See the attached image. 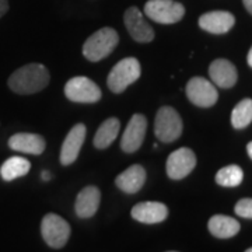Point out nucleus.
Listing matches in <instances>:
<instances>
[{
  "label": "nucleus",
  "instance_id": "nucleus-1",
  "mask_svg": "<svg viewBox=\"0 0 252 252\" xmlns=\"http://www.w3.org/2000/svg\"><path fill=\"white\" fill-rule=\"evenodd\" d=\"M7 84L16 94H34L49 84V72L41 63H30L13 73Z\"/></svg>",
  "mask_w": 252,
  "mask_h": 252
},
{
  "label": "nucleus",
  "instance_id": "nucleus-2",
  "mask_svg": "<svg viewBox=\"0 0 252 252\" xmlns=\"http://www.w3.org/2000/svg\"><path fill=\"white\" fill-rule=\"evenodd\" d=\"M118 42L119 36L114 28H101L86 39L83 45V55L90 62H99L114 52Z\"/></svg>",
  "mask_w": 252,
  "mask_h": 252
},
{
  "label": "nucleus",
  "instance_id": "nucleus-3",
  "mask_svg": "<svg viewBox=\"0 0 252 252\" xmlns=\"http://www.w3.org/2000/svg\"><path fill=\"white\" fill-rule=\"evenodd\" d=\"M140 63L136 58H125L112 67L109 72L107 84L108 89L115 94L125 91L130 84H133L140 77Z\"/></svg>",
  "mask_w": 252,
  "mask_h": 252
},
{
  "label": "nucleus",
  "instance_id": "nucleus-4",
  "mask_svg": "<svg viewBox=\"0 0 252 252\" xmlns=\"http://www.w3.org/2000/svg\"><path fill=\"white\" fill-rule=\"evenodd\" d=\"M182 119L172 107H161L154 121V133L162 143L175 142L182 135Z\"/></svg>",
  "mask_w": 252,
  "mask_h": 252
},
{
  "label": "nucleus",
  "instance_id": "nucleus-5",
  "mask_svg": "<svg viewBox=\"0 0 252 252\" xmlns=\"http://www.w3.org/2000/svg\"><path fill=\"white\" fill-rule=\"evenodd\" d=\"M41 234L46 245L54 250H61L69 241L72 230L63 217L55 213H48L41 221Z\"/></svg>",
  "mask_w": 252,
  "mask_h": 252
},
{
  "label": "nucleus",
  "instance_id": "nucleus-6",
  "mask_svg": "<svg viewBox=\"0 0 252 252\" xmlns=\"http://www.w3.org/2000/svg\"><path fill=\"white\" fill-rule=\"evenodd\" d=\"M144 14L158 24H175L185 16V7L175 0H149Z\"/></svg>",
  "mask_w": 252,
  "mask_h": 252
},
{
  "label": "nucleus",
  "instance_id": "nucleus-7",
  "mask_svg": "<svg viewBox=\"0 0 252 252\" xmlns=\"http://www.w3.org/2000/svg\"><path fill=\"white\" fill-rule=\"evenodd\" d=\"M64 95L72 102L79 104H94L101 99L102 93L99 87L89 77L77 76L73 77L64 86Z\"/></svg>",
  "mask_w": 252,
  "mask_h": 252
},
{
  "label": "nucleus",
  "instance_id": "nucleus-8",
  "mask_svg": "<svg viewBox=\"0 0 252 252\" xmlns=\"http://www.w3.org/2000/svg\"><path fill=\"white\" fill-rule=\"evenodd\" d=\"M187 97L196 107L209 108L213 107L217 102L219 93L212 81L206 80L203 77H193L187 84Z\"/></svg>",
  "mask_w": 252,
  "mask_h": 252
},
{
  "label": "nucleus",
  "instance_id": "nucleus-9",
  "mask_svg": "<svg viewBox=\"0 0 252 252\" xmlns=\"http://www.w3.org/2000/svg\"><path fill=\"white\" fill-rule=\"evenodd\" d=\"M196 167V156L188 147L172 152L167 160V175L174 181L184 180Z\"/></svg>",
  "mask_w": 252,
  "mask_h": 252
},
{
  "label": "nucleus",
  "instance_id": "nucleus-10",
  "mask_svg": "<svg viewBox=\"0 0 252 252\" xmlns=\"http://www.w3.org/2000/svg\"><path fill=\"white\" fill-rule=\"evenodd\" d=\"M147 119L142 114H135L126 126L124 136L121 139V149L125 153H135L140 149L146 137Z\"/></svg>",
  "mask_w": 252,
  "mask_h": 252
},
{
  "label": "nucleus",
  "instance_id": "nucleus-11",
  "mask_svg": "<svg viewBox=\"0 0 252 252\" xmlns=\"http://www.w3.org/2000/svg\"><path fill=\"white\" fill-rule=\"evenodd\" d=\"M124 21L130 36L142 44L152 42L154 39V30L144 20L142 11L137 7H129L124 14Z\"/></svg>",
  "mask_w": 252,
  "mask_h": 252
},
{
  "label": "nucleus",
  "instance_id": "nucleus-12",
  "mask_svg": "<svg viewBox=\"0 0 252 252\" xmlns=\"http://www.w3.org/2000/svg\"><path fill=\"white\" fill-rule=\"evenodd\" d=\"M86 135H87V129L83 124H77L70 129V132L64 137L62 143V150H61L62 165H70L77 160Z\"/></svg>",
  "mask_w": 252,
  "mask_h": 252
},
{
  "label": "nucleus",
  "instance_id": "nucleus-13",
  "mask_svg": "<svg viewBox=\"0 0 252 252\" xmlns=\"http://www.w3.org/2000/svg\"><path fill=\"white\" fill-rule=\"evenodd\" d=\"M234 24V16L228 11H221V10L209 11V13L202 14L199 18V27L205 30L206 32L216 34V35L228 32Z\"/></svg>",
  "mask_w": 252,
  "mask_h": 252
},
{
  "label": "nucleus",
  "instance_id": "nucleus-14",
  "mask_svg": "<svg viewBox=\"0 0 252 252\" xmlns=\"http://www.w3.org/2000/svg\"><path fill=\"white\" fill-rule=\"evenodd\" d=\"M130 215L136 221L144 224H157L167 219L168 207L161 202H140L133 206Z\"/></svg>",
  "mask_w": 252,
  "mask_h": 252
},
{
  "label": "nucleus",
  "instance_id": "nucleus-15",
  "mask_svg": "<svg viewBox=\"0 0 252 252\" xmlns=\"http://www.w3.org/2000/svg\"><path fill=\"white\" fill-rule=\"evenodd\" d=\"M99 203H101L99 189L94 185H90L79 192L74 203V212L80 219H90L97 213Z\"/></svg>",
  "mask_w": 252,
  "mask_h": 252
},
{
  "label": "nucleus",
  "instance_id": "nucleus-16",
  "mask_svg": "<svg viewBox=\"0 0 252 252\" xmlns=\"http://www.w3.org/2000/svg\"><path fill=\"white\" fill-rule=\"evenodd\" d=\"M146 178H147L146 170L140 164H135V165H130L129 168H126L125 171L118 175L115 178V185L122 192L133 195L143 188Z\"/></svg>",
  "mask_w": 252,
  "mask_h": 252
},
{
  "label": "nucleus",
  "instance_id": "nucleus-17",
  "mask_svg": "<svg viewBox=\"0 0 252 252\" xmlns=\"http://www.w3.org/2000/svg\"><path fill=\"white\" fill-rule=\"evenodd\" d=\"M9 147L20 153L39 156L44 153L46 147L45 139L36 133H16L9 139Z\"/></svg>",
  "mask_w": 252,
  "mask_h": 252
},
{
  "label": "nucleus",
  "instance_id": "nucleus-18",
  "mask_svg": "<svg viewBox=\"0 0 252 252\" xmlns=\"http://www.w3.org/2000/svg\"><path fill=\"white\" fill-rule=\"evenodd\" d=\"M209 74L212 81L221 89H231L235 86L238 74L233 63L227 59H216L209 67Z\"/></svg>",
  "mask_w": 252,
  "mask_h": 252
},
{
  "label": "nucleus",
  "instance_id": "nucleus-19",
  "mask_svg": "<svg viewBox=\"0 0 252 252\" xmlns=\"http://www.w3.org/2000/svg\"><path fill=\"white\" fill-rule=\"evenodd\" d=\"M207 228L213 237L220 238V240H227V238H231L238 234L241 225L233 217L224 216V215H215L210 217V220L207 223Z\"/></svg>",
  "mask_w": 252,
  "mask_h": 252
},
{
  "label": "nucleus",
  "instance_id": "nucleus-20",
  "mask_svg": "<svg viewBox=\"0 0 252 252\" xmlns=\"http://www.w3.org/2000/svg\"><path fill=\"white\" fill-rule=\"evenodd\" d=\"M119 127H121V122L117 118H108L107 121H104L98 127V130L95 132V136H94L95 149H98V150L108 149L118 137Z\"/></svg>",
  "mask_w": 252,
  "mask_h": 252
},
{
  "label": "nucleus",
  "instance_id": "nucleus-21",
  "mask_svg": "<svg viewBox=\"0 0 252 252\" xmlns=\"http://www.w3.org/2000/svg\"><path fill=\"white\" fill-rule=\"evenodd\" d=\"M30 168H31V164L26 158L10 157L0 167V175L6 182H10V181H14L27 175Z\"/></svg>",
  "mask_w": 252,
  "mask_h": 252
},
{
  "label": "nucleus",
  "instance_id": "nucleus-22",
  "mask_svg": "<svg viewBox=\"0 0 252 252\" xmlns=\"http://www.w3.org/2000/svg\"><path fill=\"white\" fill-rule=\"evenodd\" d=\"M244 180V172L241 167L238 165H227L223 167L221 170H219L216 174V182L220 187H225V188H234L238 187Z\"/></svg>",
  "mask_w": 252,
  "mask_h": 252
},
{
  "label": "nucleus",
  "instance_id": "nucleus-23",
  "mask_svg": "<svg viewBox=\"0 0 252 252\" xmlns=\"http://www.w3.org/2000/svg\"><path fill=\"white\" fill-rule=\"evenodd\" d=\"M252 122V99L240 101L231 112V124L235 129H244Z\"/></svg>",
  "mask_w": 252,
  "mask_h": 252
},
{
  "label": "nucleus",
  "instance_id": "nucleus-24",
  "mask_svg": "<svg viewBox=\"0 0 252 252\" xmlns=\"http://www.w3.org/2000/svg\"><path fill=\"white\" fill-rule=\"evenodd\" d=\"M237 216L244 219H252V198H244L237 202L234 207Z\"/></svg>",
  "mask_w": 252,
  "mask_h": 252
},
{
  "label": "nucleus",
  "instance_id": "nucleus-25",
  "mask_svg": "<svg viewBox=\"0 0 252 252\" xmlns=\"http://www.w3.org/2000/svg\"><path fill=\"white\" fill-rule=\"evenodd\" d=\"M9 11V0H0V18Z\"/></svg>",
  "mask_w": 252,
  "mask_h": 252
},
{
  "label": "nucleus",
  "instance_id": "nucleus-26",
  "mask_svg": "<svg viewBox=\"0 0 252 252\" xmlns=\"http://www.w3.org/2000/svg\"><path fill=\"white\" fill-rule=\"evenodd\" d=\"M244 6H245V9L248 10V13L252 14V0H243Z\"/></svg>",
  "mask_w": 252,
  "mask_h": 252
},
{
  "label": "nucleus",
  "instance_id": "nucleus-27",
  "mask_svg": "<svg viewBox=\"0 0 252 252\" xmlns=\"http://www.w3.org/2000/svg\"><path fill=\"white\" fill-rule=\"evenodd\" d=\"M41 178L44 181H49L51 180V174L48 171H42V174H41Z\"/></svg>",
  "mask_w": 252,
  "mask_h": 252
},
{
  "label": "nucleus",
  "instance_id": "nucleus-28",
  "mask_svg": "<svg viewBox=\"0 0 252 252\" xmlns=\"http://www.w3.org/2000/svg\"><path fill=\"white\" fill-rule=\"evenodd\" d=\"M247 61H248L250 67H252V46H251V49H250V52H248V58H247Z\"/></svg>",
  "mask_w": 252,
  "mask_h": 252
},
{
  "label": "nucleus",
  "instance_id": "nucleus-29",
  "mask_svg": "<svg viewBox=\"0 0 252 252\" xmlns=\"http://www.w3.org/2000/svg\"><path fill=\"white\" fill-rule=\"evenodd\" d=\"M247 152H248V156L252 158V142H250L247 146Z\"/></svg>",
  "mask_w": 252,
  "mask_h": 252
},
{
  "label": "nucleus",
  "instance_id": "nucleus-30",
  "mask_svg": "<svg viewBox=\"0 0 252 252\" xmlns=\"http://www.w3.org/2000/svg\"><path fill=\"white\" fill-rule=\"evenodd\" d=\"M245 252H252V247H251V248H248V250H247Z\"/></svg>",
  "mask_w": 252,
  "mask_h": 252
},
{
  "label": "nucleus",
  "instance_id": "nucleus-31",
  "mask_svg": "<svg viewBox=\"0 0 252 252\" xmlns=\"http://www.w3.org/2000/svg\"><path fill=\"white\" fill-rule=\"evenodd\" d=\"M168 252H177V251H168Z\"/></svg>",
  "mask_w": 252,
  "mask_h": 252
}]
</instances>
